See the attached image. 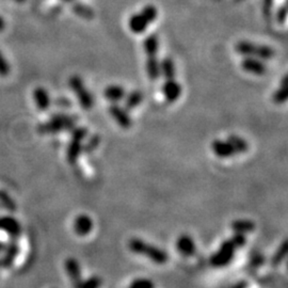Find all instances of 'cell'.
<instances>
[{"label": "cell", "mask_w": 288, "mask_h": 288, "mask_svg": "<svg viewBox=\"0 0 288 288\" xmlns=\"http://www.w3.org/2000/svg\"><path fill=\"white\" fill-rule=\"evenodd\" d=\"M245 236L243 234H235L234 236L225 240V242L220 245L217 253H214L211 261L212 265L216 268H222V267L227 266L232 261L235 251L238 248H242L245 244Z\"/></svg>", "instance_id": "6da1fadb"}, {"label": "cell", "mask_w": 288, "mask_h": 288, "mask_svg": "<svg viewBox=\"0 0 288 288\" xmlns=\"http://www.w3.org/2000/svg\"><path fill=\"white\" fill-rule=\"evenodd\" d=\"M77 121V115L57 113L52 115L47 122L39 125L38 132L42 135H55L66 132V130H72L76 127Z\"/></svg>", "instance_id": "7a4b0ae2"}, {"label": "cell", "mask_w": 288, "mask_h": 288, "mask_svg": "<svg viewBox=\"0 0 288 288\" xmlns=\"http://www.w3.org/2000/svg\"><path fill=\"white\" fill-rule=\"evenodd\" d=\"M128 248L133 253L144 255L155 264H166L169 259V255L162 249L154 244L148 243L140 238H132L128 242Z\"/></svg>", "instance_id": "3957f363"}, {"label": "cell", "mask_w": 288, "mask_h": 288, "mask_svg": "<svg viewBox=\"0 0 288 288\" xmlns=\"http://www.w3.org/2000/svg\"><path fill=\"white\" fill-rule=\"evenodd\" d=\"M235 49L239 55L244 57H252L259 60H270L274 57L273 48L266 45H259L249 41H240L235 46Z\"/></svg>", "instance_id": "277c9868"}, {"label": "cell", "mask_w": 288, "mask_h": 288, "mask_svg": "<svg viewBox=\"0 0 288 288\" xmlns=\"http://www.w3.org/2000/svg\"><path fill=\"white\" fill-rule=\"evenodd\" d=\"M87 127H74L72 129V137L66 151V159L70 165H75L79 158V155L82 152L81 142L87 138Z\"/></svg>", "instance_id": "5b68a950"}, {"label": "cell", "mask_w": 288, "mask_h": 288, "mask_svg": "<svg viewBox=\"0 0 288 288\" xmlns=\"http://www.w3.org/2000/svg\"><path fill=\"white\" fill-rule=\"evenodd\" d=\"M69 85L72 91L77 95L80 107L85 110H90L94 105V98L92 94L87 90L81 78L77 75L72 76L69 80Z\"/></svg>", "instance_id": "8992f818"}, {"label": "cell", "mask_w": 288, "mask_h": 288, "mask_svg": "<svg viewBox=\"0 0 288 288\" xmlns=\"http://www.w3.org/2000/svg\"><path fill=\"white\" fill-rule=\"evenodd\" d=\"M109 113L114 119L120 126L124 129H128L132 127L133 120L130 118L128 111L125 108L120 107L118 104H112L109 107Z\"/></svg>", "instance_id": "52a82bcc"}, {"label": "cell", "mask_w": 288, "mask_h": 288, "mask_svg": "<svg viewBox=\"0 0 288 288\" xmlns=\"http://www.w3.org/2000/svg\"><path fill=\"white\" fill-rule=\"evenodd\" d=\"M0 230H3L12 239H17L22 233V227L13 217H0Z\"/></svg>", "instance_id": "ba28073f"}, {"label": "cell", "mask_w": 288, "mask_h": 288, "mask_svg": "<svg viewBox=\"0 0 288 288\" xmlns=\"http://www.w3.org/2000/svg\"><path fill=\"white\" fill-rule=\"evenodd\" d=\"M242 67L243 71L258 76L265 75L267 73V65L264 62L252 57H244L242 61Z\"/></svg>", "instance_id": "9c48e42d"}, {"label": "cell", "mask_w": 288, "mask_h": 288, "mask_svg": "<svg viewBox=\"0 0 288 288\" xmlns=\"http://www.w3.org/2000/svg\"><path fill=\"white\" fill-rule=\"evenodd\" d=\"M161 91L164 93L167 102L174 103L181 96L182 86L175 79L166 80V82L162 85Z\"/></svg>", "instance_id": "30bf717a"}, {"label": "cell", "mask_w": 288, "mask_h": 288, "mask_svg": "<svg viewBox=\"0 0 288 288\" xmlns=\"http://www.w3.org/2000/svg\"><path fill=\"white\" fill-rule=\"evenodd\" d=\"M176 249L182 256H186V258L195 255L197 252L196 243L193 242L191 236L187 234L181 235L179 239L176 240Z\"/></svg>", "instance_id": "8fae6325"}, {"label": "cell", "mask_w": 288, "mask_h": 288, "mask_svg": "<svg viewBox=\"0 0 288 288\" xmlns=\"http://www.w3.org/2000/svg\"><path fill=\"white\" fill-rule=\"evenodd\" d=\"M73 227L78 236H87L93 229V221L87 214H79L74 220Z\"/></svg>", "instance_id": "7c38bea8"}, {"label": "cell", "mask_w": 288, "mask_h": 288, "mask_svg": "<svg viewBox=\"0 0 288 288\" xmlns=\"http://www.w3.org/2000/svg\"><path fill=\"white\" fill-rule=\"evenodd\" d=\"M212 149L213 153L216 154L219 158H230L234 155H237L234 148L228 141L222 140H214L212 144Z\"/></svg>", "instance_id": "4fadbf2b"}, {"label": "cell", "mask_w": 288, "mask_h": 288, "mask_svg": "<svg viewBox=\"0 0 288 288\" xmlns=\"http://www.w3.org/2000/svg\"><path fill=\"white\" fill-rule=\"evenodd\" d=\"M33 99L36 108L41 110V111H46L47 109H49L51 105V99L48 92L42 87H38L33 91Z\"/></svg>", "instance_id": "5bb4252c"}, {"label": "cell", "mask_w": 288, "mask_h": 288, "mask_svg": "<svg viewBox=\"0 0 288 288\" xmlns=\"http://www.w3.org/2000/svg\"><path fill=\"white\" fill-rule=\"evenodd\" d=\"M4 249H6V253H4L3 258L0 259V266L4 269H9L11 268L15 258L19 254V247L16 243H11Z\"/></svg>", "instance_id": "9a60e30c"}, {"label": "cell", "mask_w": 288, "mask_h": 288, "mask_svg": "<svg viewBox=\"0 0 288 288\" xmlns=\"http://www.w3.org/2000/svg\"><path fill=\"white\" fill-rule=\"evenodd\" d=\"M105 98L112 104H118L119 102L123 101L126 96V91L122 86L118 85H112L109 86L104 91Z\"/></svg>", "instance_id": "2e32d148"}, {"label": "cell", "mask_w": 288, "mask_h": 288, "mask_svg": "<svg viewBox=\"0 0 288 288\" xmlns=\"http://www.w3.org/2000/svg\"><path fill=\"white\" fill-rule=\"evenodd\" d=\"M64 268L67 275H69L70 279L76 283L80 281L81 277V270H80V265L78 263V260L74 258H69L64 261Z\"/></svg>", "instance_id": "e0dca14e"}, {"label": "cell", "mask_w": 288, "mask_h": 288, "mask_svg": "<svg viewBox=\"0 0 288 288\" xmlns=\"http://www.w3.org/2000/svg\"><path fill=\"white\" fill-rule=\"evenodd\" d=\"M128 26L134 33L140 34L145 32L146 29H148L149 23L146 22L145 18L141 14H134L129 18Z\"/></svg>", "instance_id": "ac0fdd59"}, {"label": "cell", "mask_w": 288, "mask_h": 288, "mask_svg": "<svg viewBox=\"0 0 288 288\" xmlns=\"http://www.w3.org/2000/svg\"><path fill=\"white\" fill-rule=\"evenodd\" d=\"M146 73H148L150 80L156 81L159 79L161 75L160 64L156 56H148V59H146Z\"/></svg>", "instance_id": "d6986e66"}, {"label": "cell", "mask_w": 288, "mask_h": 288, "mask_svg": "<svg viewBox=\"0 0 288 288\" xmlns=\"http://www.w3.org/2000/svg\"><path fill=\"white\" fill-rule=\"evenodd\" d=\"M230 227L236 234H248L255 229V223L248 219L235 220L230 224Z\"/></svg>", "instance_id": "ffe728a7"}, {"label": "cell", "mask_w": 288, "mask_h": 288, "mask_svg": "<svg viewBox=\"0 0 288 288\" xmlns=\"http://www.w3.org/2000/svg\"><path fill=\"white\" fill-rule=\"evenodd\" d=\"M142 101H143L142 93H141L139 90L132 91L130 93L126 94V96H125L124 108L126 109L127 111H130V110H134L135 108H137L139 105L142 103Z\"/></svg>", "instance_id": "44dd1931"}, {"label": "cell", "mask_w": 288, "mask_h": 288, "mask_svg": "<svg viewBox=\"0 0 288 288\" xmlns=\"http://www.w3.org/2000/svg\"><path fill=\"white\" fill-rule=\"evenodd\" d=\"M160 64V74L166 78V80L174 79L175 78V65L174 62L171 59V58H165L162 59Z\"/></svg>", "instance_id": "7402d4cb"}, {"label": "cell", "mask_w": 288, "mask_h": 288, "mask_svg": "<svg viewBox=\"0 0 288 288\" xmlns=\"http://www.w3.org/2000/svg\"><path fill=\"white\" fill-rule=\"evenodd\" d=\"M144 50L148 56H156L157 51L159 48V41L155 33H152L149 36H146L144 40Z\"/></svg>", "instance_id": "603a6c76"}, {"label": "cell", "mask_w": 288, "mask_h": 288, "mask_svg": "<svg viewBox=\"0 0 288 288\" xmlns=\"http://www.w3.org/2000/svg\"><path fill=\"white\" fill-rule=\"evenodd\" d=\"M287 96H288V77L287 75H285L282 79L281 87L274 92L272 99H273V102L275 104H283L286 102Z\"/></svg>", "instance_id": "cb8c5ba5"}, {"label": "cell", "mask_w": 288, "mask_h": 288, "mask_svg": "<svg viewBox=\"0 0 288 288\" xmlns=\"http://www.w3.org/2000/svg\"><path fill=\"white\" fill-rule=\"evenodd\" d=\"M227 141L230 143V145L233 146L235 152H236V154L245 153V152H248L249 150V144L247 141L243 139L242 137H239V136H236V135L229 136L227 138Z\"/></svg>", "instance_id": "d4e9b609"}, {"label": "cell", "mask_w": 288, "mask_h": 288, "mask_svg": "<svg viewBox=\"0 0 288 288\" xmlns=\"http://www.w3.org/2000/svg\"><path fill=\"white\" fill-rule=\"evenodd\" d=\"M72 10H73V12L77 15V16L88 19V20H91L94 18V16H95V13H94L93 9L86 6V4L75 3L74 6H73Z\"/></svg>", "instance_id": "484cf974"}, {"label": "cell", "mask_w": 288, "mask_h": 288, "mask_svg": "<svg viewBox=\"0 0 288 288\" xmlns=\"http://www.w3.org/2000/svg\"><path fill=\"white\" fill-rule=\"evenodd\" d=\"M102 286V279L99 276H91L85 281H78L74 284L75 288H99Z\"/></svg>", "instance_id": "4316f807"}, {"label": "cell", "mask_w": 288, "mask_h": 288, "mask_svg": "<svg viewBox=\"0 0 288 288\" xmlns=\"http://www.w3.org/2000/svg\"><path fill=\"white\" fill-rule=\"evenodd\" d=\"M140 14L145 18L146 22L151 24L154 23L157 16H158V11H157L156 7H154L153 4H148V6H145L142 9V11H141Z\"/></svg>", "instance_id": "83f0119b"}, {"label": "cell", "mask_w": 288, "mask_h": 288, "mask_svg": "<svg viewBox=\"0 0 288 288\" xmlns=\"http://www.w3.org/2000/svg\"><path fill=\"white\" fill-rule=\"evenodd\" d=\"M0 203H1V205L6 209H8L9 212H13L16 211V204L13 201V198L3 190H0Z\"/></svg>", "instance_id": "f1b7e54d"}, {"label": "cell", "mask_w": 288, "mask_h": 288, "mask_svg": "<svg viewBox=\"0 0 288 288\" xmlns=\"http://www.w3.org/2000/svg\"><path fill=\"white\" fill-rule=\"evenodd\" d=\"M99 144H101V137H99L98 135H93L92 137L87 141V143L82 145V152L86 154H90L98 148Z\"/></svg>", "instance_id": "f546056e"}, {"label": "cell", "mask_w": 288, "mask_h": 288, "mask_svg": "<svg viewBox=\"0 0 288 288\" xmlns=\"http://www.w3.org/2000/svg\"><path fill=\"white\" fill-rule=\"evenodd\" d=\"M287 255V240H284L279 250L276 251L273 258H272V265L277 266L282 263V260L286 258Z\"/></svg>", "instance_id": "4dcf8cb0"}, {"label": "cell", "mask_w": 288, "mask_h": 288, "mask_svg": "<svg viewBox=\"0 0 288 288\" xmlns=\"http://www.w3.org/2000/svg\"><path fill=\"white\" fill-rule=\"evenodd\" d=\"M128 288H155V284L153 281L149 279H137L130 283Z\"/></svg>", "instance_id": "1f68e13d"}, {"label": "cell", "mask_w": 288, "mask_h": 288, "mask_svg": "<svg viewBox=\"0 0 288 288\" xmlns=\"http://www.w3.org/2000/svg\"><path fill=\"white\" fill-rule=\"evenodd\" d=\"M10 73H11V65L0 51V76L7 77L10 75Z\"/></svg>", "instance_id": "d6a6232c"}, {"label": "cell", "mask_w": 288, "mask_h": 288, "mask_svg": "<svg viewBox=\"0 0 288 288\" xmlns=\"http://www.w3.org/2000/svg\"><path fill=\"white\" fill-rule=\"evenodd\" d=\"M287 17V8L286 4H283V6L277 10L276 12V20L279 24H284Z\"/></svg>", "instance_id": "836d02e7"}, {"label": "cell", "mask_w": 288, "mask_h": 288, "mask_svg": "<svg viewBox=\"0 0 288 288\" xmlns=\"http://www.w3.org/2000/svg\"><path fill=\"white\" fill-rule=\"evenodd\" d=\"M274 0H264V11L267 16H269L271 13L272 7H273Z\"/></svg>", "instance_id": "e575fe53"}, {"label": "cell", "mask_w": 288, "mask_h": 288, "mask_svg": "<svg viewBox=\"0 0 288 288\" xmlns=\"http://www.w3.org/2000/svg\"><path fill=\"white\" fill-rule=\"evenodd\" d=\"M57 106H59L61 108H70L72 106V103H71L70 99L61 97L57 101Z\"/></svg>", "instance_id": "d590c367"}, {"label": "cell", "mask_w": 288, "mask_h": 288, "mask_svg": "<svg viewBox=\"0 0 288 288\" xmlns=\"http://www.w3.org/2000/svg\"><path fill=\"white\" fill-rule=\"evenodd\" d=\"M4 29H6V23H4L3 18L1 17V15H0V32H2Z\"/></svg>", "instance_id": "8d00e7d4"}, {"label": "cell", "mask_w": 288, "mask_h": 288, "mask_svg": "<svg viewBox=\"0 0 288 288\" xmlns=\"http://www.w3.org/2000/svg\"><path fill=\"white\" fill-rule=\"evenodd\" d=\"M235 288H247V283H240L235 286Z\"/></svg>", "instance_id": "74e56055"}, {"label": "cell", "mask_w": 288, "mask_h": 288, "mask_svg": "<svg viewBox=\"0 0 288 288\" xmlns=\"http://www.w3.org/2000/svg\"><path fill=\"white\" fill-rule=\"evenodd\" d=\"M4 248H6V245H4L1 242H0V252H2V251L4 250Z\"/></svg>", "instance_id": "f35d334b"}, {"label": "cell", "mask_w": 288, "mask_h": 288, "mask_svg": "<svg viewBox=\"0 0 288 288\" xmlns=\"http://www.w3.org/2000/svg\"><path fill=\"white\" fill-rule=\"evenodd\" d=\"M13 1H16V2H19V3H22V2H25L26 0H13Z\"/></svg>", "instance_id": "ab89813d"}, {"label": "cell", "mask_w": 288, "mask_h": 288, "mask_svg": "<svg viewBox=\"0 0 288 288\" xmlns=\"http://www.w3.org/2000/svg\"><path fill=\"white\" fill-rule=\"evenodd\" d=\"M63 1H66V2H69V1H72V0H63Z\"/></svg>", "instance_id": "60d3db41"}, {"label": "cell", "mask_w": 288, "mask_h": 288, "mask_svg": "<svg viewBox=\"0 0 288 288\" xmlns=\"http://www.w3.org/2000/svg\"><path fill=\"white\" fill-rule=\"evenodd\" d=\"M0 267H1V266H0Z\"/></svg>", "instance_id": "b9f144b4"}]
</instances>
